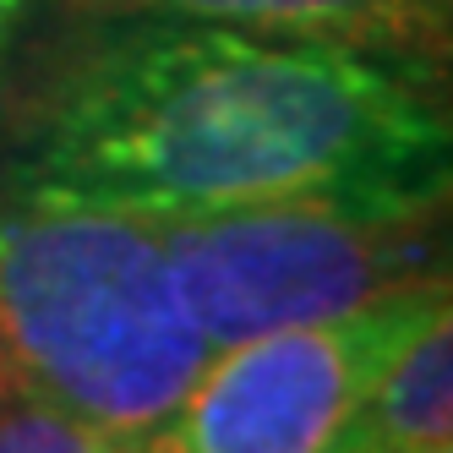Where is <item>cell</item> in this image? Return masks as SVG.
I'll list each match as a JSON object with an SVG mask.
<instances>
[{"instance_id": "obj_1", "label": "cell", "mask_w": 453, "mask_h": 453, "mask_svg": "<svg viewBox=\"0 0 453 453\" xmlns=\"http://www.w3.org/2000/svg\"><path fill=\"white\" fill-rule=\"evenodd\" d=\"M426 77L344 44L120 22L50 93L17 186L142 219L442 191L448 110Z\"/></svg>"}, {"instance_id": "obj_2", "label": "cell", "mask_w": 453, "mask_h": 453, "mask_svg": "<svg viewBox=\"0 0 453 453\" xmlns=\"http://www.w3.org/2000/svg\"><path fill=\"white\" fill-rule=\"evenodd\" d=\"M208 355L142 213L27 191L0 208V399L148 448Z\"/></svg>"}, {"instance_id": "obj_3", "label": "cell", "mask_w": 453, "mask_h": 453, "mask_svg": "<svg viewBox=\"0 0 453 453\" xmlns=\"http://www.w3.org/2000/svg\"><path fill=\"white\" fill-rule=\"evenodd\" d=\"M442 191L284 197L148 219L175 296L208 349L344 322L448 284Z\"/></svg>"}, {"instance_id": "obj_4", "label": "cell", "mask_w": 453, "mask_h": 453, "mask_svg": "<svg viewBox=\"0 0 453 453\" xmlns=\"http://www.w3.org/2000/svg\"><path fill=\"white\" fill-rule=\"evenodd\" d=\"M442 289L213 349L148 453H349L388 349Z\"/></svg>"}, {"instance_id": "obj_5", "label": "cell", "mask_w": 453, "mask_h": 453, "mask_svg": "<svg viewBox=\"0 0 453 453\" xmlns=\"http://www.w3.org/2000/svg\"><path fill=\"white\" fill-rule=\"evenodd\" d=\"M115 12L213 22L268 39L344 44L437 72L448 55V0H99Z\"/></svg>"}, {"instance_id": "obj_6", "label": "cell", "mask_w": 453, "mask_h": 453, "mask_svg": "<svg viewBox=\"0 0 453 453\" xmlns=\"http://www.w3.org/2000/svg\"><path fill=\"white\" fill-rule=\"evenodd\" d=\"M453 437V311L432 296L394 339L366 394L349 453H420Z\"/></svg>"}, {"instance_id": "obj_7", "label": "cell", "mask_w": 453, "mask_h": 453, "mask_svg": "<svg viewBox=\"0 0 453 453\" xmlns=\"http://www.w3.org/2000/svg\"><path fill=\"white\" fill-rule=\"evenodd\" d=\"M0 453H148L50 399H0Z\"/></svg>"}, {"instance_id": "obj_8", "label": "cell", "mask_w": 453, "mask_h": 453, "mask_svg": "<svg viewBox=\"0 0 453 453\" xmlns=\"http://www.w3.org/2000/svg\"><path fill=\"white\" fill-rule=\"evenodd\" d=\"M6 12H12V0H0V22H6Z\"/></svg>"}, {"instance_id": "obj_9", "label": "cell", "mask_w": 453, "mask_h": 453, "mask_svg": "<svg viewBox=\"0 0 453 453\" xmlns=\"http://www.w3.org/2000/svg\"><path fill=\"white\" fill-rule=\"evenodd\" d=\"M420 453H448V442H442V448H420Z\"/></svg>"}]
</instances>
